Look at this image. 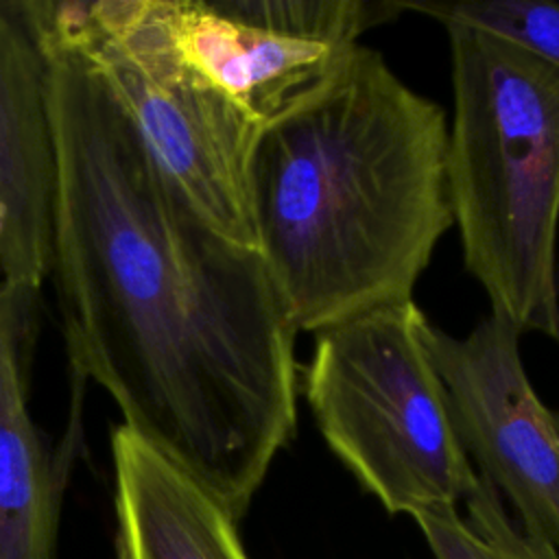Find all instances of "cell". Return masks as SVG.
Instances as JSON below:
<instances>
[{"label": "cell", "instance_id": "cell-1", "mask_svg": "<svg viewBox=\"0 0 559 559\" xmlns=\"http://www.w3.org/2000/svg\"><path fill=\"white\" fill-rule=\"evenodd\" d=\"M44 59L72 365L238 522L297 430V330L262 253L194 212L96 72Z\"/></svg>", "mask_w": 559, "mask_h": 559}, {"label": "cell", "instance_id": "cell-2", "mask_svg": "<svg viewBox=\"0 0 559 559\" xmlns=\"http://www.w3.org/2000/svg\"><path fill=\"white\" fill-rule=\"evenodd\" d=\"M258 251L297 332L413 299L454 225L443 109L367 46L253 159Z\"/></svg>", "mask_w": 559, "mask_h": 559}, {"label": "cell", "instance_id": "cell-3", "mask_svg": "<svg viewBox=\"0 0 559 559\" xmlns=\"http://www.w3.org/2000/svg\"><path fill=\"white\" fill-rule=\"evenodd\" d=\"M443 24L448 186L465 269L491 312L559 341V70L491 33Z\"/></svg>", "mask_w": 559, "mask_h": 559}, {"label": "cell", "instance_id": "cell-4", "mask_svg": "<svg viewBox=\"0 0 559 559\" xmlns=\"http://www.w3.org/2000/svg\"><path fill=\"white\" fill-rule=\"evenodd\" d=\"M408 299L314 334L306 400L334 456L389 513L456 507L478 480Z\"/></svg>", "mask_w": 559, "mask_h": 559}, {"label": "cell", "instance_id": "cell-5", "mask_svg": "<svg viewBox=\"0 0 559 559\" xmlns=\"http://www.w3.org/2000/svg\"><path fill=\"white\" fill-rule=\"evenodd\" d=\"M76 50L127 114L148 155L216 231L258 249L253 159L264 127L188 66L159 0H98Z\"/></svg>", "mask_w": 559, "mask_h": 559}, {"label": "cell", "instance_id": "cell-6", "mask_svg": "<svg viewBox=\"0 0 559 559\" xmlns=\"http://www.w3.org/2000/svg\"><path fill=\"white\" fill-rule=\"evenodd\" d=\"M181 59L262 127L314 100L402 9L369 0H159Z\"/></svg>", "mask_w": 559, "mask_h": 559}, {"label": "cell", "instance_id": "cell-7", "mask_svg": "<svg viewBox=\"0 0 559 559\" xmlns=\"http://www.w3.org/2000/svg\"><path fill=\"white\" fill-rule=\"evenodd\" d=\"M421 334L467 456L509 498L520 526L559 552V437L526 376L522 332L491 312L465 336L430 321Z\"/></svg>", "mask_w": 559, "mask_h": 559}, {"label": "cell", "instance_id": "cell-8", "mask_svg": "<svg viewBox=\"0 0 559 559\" xmlns=\"http://www.w3.org/2000/svg\"><path fill=\"white\" fill-rule=\"evenodd\" d=\"M55 190L46 59L13 4H0V284L31 297L50 273Z\"/></svg>", "mask_w": 559, "mask_h": 559}, {"label": "cell", "instance_id": "cell-9", "mask_svg": "<svg viewBox=\"0 0 559 559\" xmlns=\"http://www.w3.org/2000/svg\"><path fill=\"white\" fill-rule=\"evenodd\" d=\"M109 445L116 559H247L236 520L181 467L124 424Z\"/></svg>", "mask_w": 559, "mask_h": 559}, {"label": "cell", "instance_id": "cell-10", "mask_svg": "<svg viewBox=\"0 0 559 559\" xmlns=\"http://www.w3.org/2000/svg\"><path fill=\"white\" fill-rule=\"evenodd\" d=\"M31 304V295L0 284V559H55L59 480L24 386Z\"/></svg>", "mask_w": 559, "mask_h": 559}, {"label": "cell", "instance_id": "cell-11", "mask_svg": "<svg viewBox=\"0 0 559 559\" xmlns=\"http://www.w3.org/2000/svg\"><path fill=\"white\" fill-rule=\"evenodd\" d=\"M463 502L465 520L456 507H430L413 513L437 559H559L550 544L515 526L500 493L480 474Z\"/></svg>", "mask_w": 559, "mask_h": 559}, {"label": "cell", "instance_id": "cell-12", "mask_svg": "<svg viewBox=\"0 0 559 559\" xmlns=\"http://www.w3.org/2000/svg\"><path fill=\"white\" fill-rule=\"evenodd\" d=\"M413 7L441 22H459L491 33L559 70V4L533 0H474Z\"/></svg>", "mask_w": 559, "mask_h": 559}, {"label": "cell", "instance_id": "cell-13", "mask_svg": "<svg viewBox=\"0 0 559 559\" xmlns=\"http://www.w3.org/2000/svg\"><path fill=\"white\" fill-rule=\"evenodd\" d=\"M552 421H555V430H557V437H559V413L552 411Z\"/></svg>", "mask_w": 559, "mask_h": 559}, {"label": "cell", "instance_id": "cell-14", "mask_svg": "<svg viewBox=\"0 0 559 559\" xmlns=\"http://www.w3.org/2000/svg\"><path fill=\"white\" fill-rule=\"evenodd\" d=\"M0 231H2V221H0Z\"/></svg>", "mask_w": 559, "mask_h": 559}]
</instances>
